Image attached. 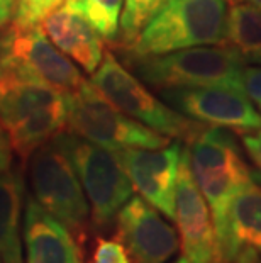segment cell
Segmentation results:
<instances>
[{
  "instance_id": "cell-23",
  "label": "cell",
  "mask_w": 261,
  "mask_h": 263,
  "mask_svg": "<svg viewBox=\"0 0 261 263\" xmlns=\"http://www.w3.org/2000/svg\"><path fill=\"white\" fill-rule=\"evenodd\" d=\"M243 146L248 156L251 158L253 165L258 170V178L261 182V129L249 131L243 134Z\"/></svg>"
},
{
  "instance_id": "cell-7",
  "label": "cell",
  "mask_w": 261,
  "mask_h": 263,
  "mask_svg": "<svg viewBox=\"0 0 261 263\" xmlns=\"http://www.w3.org/2000/svg\"><path fill=\"white\" fill-rule=\"evenodd\" d=\"M66 129L110 151L163 148L170 143V138L119 110L87 80L66 95Z\"/></svg>"
},
{
  "instance_id": "cell-8",
  "label": "cell",
  "mask_w": 261,
  "mask_h": 263,
  "mask_svg": "<svg viewBox=\"0 0 261 263\" xmlns=\"http://www.w3.org/2000/svg\"><path fill=\"white\" fill-rule=\"evenodd\" d=\"M58 138L80 178L93 226L98 229L110 226L134 190L115 151L98 146L70 131L58 133Z\"/></svg>"
},
{
  "instance_id": "cell-13",
  "label": "cell",
  "mask_w": 261,
  "mask_h": 263,
  "mask_svg": "<svg viewBox=\"0 0 261 263\" xmlns=\"http://www.w3.org/2000/svg\"><path fill=\"white\" fill-rule=\"evenodd\" d=\"M214 236L212 263H234L243 246L261 250V189L256 183L234 195Z\"/></svg>"
},
{
  "instance_id": "cell-21",
  "label": "cell",
  "mask_w": 261,
  "mask_h": 263,
  "mask_svg": "<svg viewBox=\"0 0 261 263\" xmlns=\"http://www.w3.org/2000/svg\"><path fill=\"white\" fill-rule=\"evenodd\" d=\"M93 263H131L126 248L117 239L97 238Z\"/></svg>"
},
{
  "instance_id": "cell-1",
  "label": "cell",
  "mask_w": 261,
  "mask_h": 263,
  "mask_svg": "<svg viewBox=\"0 0 261 263\" xmlns=\"http://www.w3.org/2000/svg\"><path fill=\"white\" fill-rule=\"evenodd\" d=\"M66 114V95L56 88L29 77L0 73V126L22 160L65 131Z\"/></svg>"
},
{
  "instance_id": "cell-14",
  "label": "cell",
  "mask_w": 261,
  "mask_h": 263,
  "mask_svg": "<svg viewBox=\"0 0 261 263\" xmlns=\"http://www.w3.org/2000/svg\"><path fill=\"white\" fill-rule=\"evenodd\" d=\"M22 236L26 263H80L78 241L61 222L46 212L32 197L24 207Z\"/></svg>"
},
{
  "instance_id": "cell-30",
  "label": "cell",
  "mask_w": 261,
  "mask_h": 263,
  "mask_svg": "<svg viewBox=\"0 0 261 263\" xmlns=\"http://www.w3.org/2000/svg\"><path fill=\"white\" fill-rule=\"evenodd\" d=\"M259 251H261V250H259Z\"/></svg>"
},
{
  "instance_id": "cell-3",
  "label": "cell",
  "mask_w": 261,
  "mask_h": 263,
  "mask_svg": "<svg viewBox=\"0 0 261 263\" xmlns=\"http://www.w3.org/2000/svg\"><path fill=\"white\" fill-rule=\"evenodd\" d=\"M126 58L136 77L158 90L175 87H222L244 92V61L226 44Z\"/></svg>"
},
{
  "instance_id": "cell-9",
  "label": "cell",
  "mask_w": 261,
  "mask_h": 263,
  "mask_svg": "<svg viewBox=\"0 0 261 263\" xmlns=\"http://www.w3.org/2000/svg\"><path fill=\"white\" fill-rule=\"evenodd\" d=\"M161 100L204 126L249 133L261 129V114L248 95L222 87H175L159 90Z\"/></svg>"
},
{
  "instance_id": "cell-6",
  "label": "cell",
  "mask_w": 261,
  "mask_h": 263,
  "mask_svg": "<svg viewBox=\"0 0 261 263\" xmlns=\"http://www.w3.org/2000/svg\"><path fill=\"white\" fill-rule=\"evenodd\" d=\"M29 182L32 199L56 217L80 245L85 239L90 205L58 134L29 156Z\"/></svg>"
},
{
  "instance_id": "cell-15",
  "label": "cell",
  "mask_w": 261,
  "mask_h": 263,
  "mask_svg": "<svg viewBox=\"0 0 261 263\" xmlns=\"http://www.w3.org/2000/svg\"><path fill=\"white\" fill-rule=\"evenodd\" d=\"M41 29L65 57L87 73L92 75L98 68L105 53L104 39L68 2L48 14L41 22Z\"/></svg>"
},
{
  "instance_id": "cell-24",
  "label": "cell",
  "mask_w": 261,
  "mask_h": 263,
  "mask_svg": "<svg viewBox=\"0 0 261 263\" xmlns=\"http://www.w3.org/2000/svg\"><path fill=\"white\" fill-rule=\"evenodd\" d=\"M12 146L9 143V138L0 126V173L12 168Z\"/></svg>"
},
{
  "instance_id": "cell-2",
  "label": "cell",
  "mask_w": 261,
  "mask_h": 263,
  "mask_svg": "<svg viewBox=\"0 0 261 263\" xmlns=\"http://www.w3.org/2000/svg\"><path fill=\"white\" fill-rule=\"evenodd\" d=\"M227 0H168L144 26L126 57H153L195 46L224 44Z\"/></svg>"
},
{
  "instance_id": "cell-12",
  "label": "cell",
  "mask_w": 261,
  "mask_h": 263,
  "mask_svg": "<svg viewBox=\"0 0 261 263\" xmlns=\"http://www.w3.org/2000/svg\"><path fill=\"white\" fill-rule=\"evenodd\" d=\"M180 234L182 256L188 263H212L214 222L210 209L190 168L188 148L182 149L175 190V219Z\"/></svg>"
},
{
  "instance_id": "cell-11",
  "label": "cell",
  "mask_w": 261,
  "mask_h": 263,
  "mask_svg": "<svg viewBox=\"0 0 261 263\" xmlns=\"http://www.w3.org/2000/svg\"><path fill=\"white\" fill-rule=\"evenodd\" d=\"M115 239L126 248L131 263H166L180 248L175 228L141 195L131 197L117 212Z\"/></svg>"
},
{
  "instance_id": "cell-28",
  "label": "cell",
  "mask_w": 261,
  "mask_h": 263,
  "mask_svg": "<svg viewBox=\"0 0 261 263\" xmlns=\"http://www.w3.org/2000/svg\"><path fill=\"white\" fill-rule=\"evenodd\" d=\"M173 263H188V261H187L185 258H183V256H180V258L176 260V261H173Z\"/></svg>"
},
{
  "instance_id": "cell-18",
  "label": "cell",
  "mask_w": 261,
  "mask_h": 263,
  "mask_svg": "<svg viewBox=\"0 0 261 263\" xmlns=\"http://www.w3.org/2000/svg\"><path fill=\"white\" fill-rule=\"evenodd\" d=\"M68 4L78 10L104 41L117 43L124 0H68Z\"/></svg>"
},
{
  "instance_id": "cell-25",
  "label": "cell",
  "mask_w": 261,
  "mask_h": 263,
  "mask_svg": "<svg viewBox=\"0 0 261 263\" xmlns=\"http://www.w3.org/2000/svg\"><path fill=\"white\" fill-rule=\"evenodd\" d=\"M15 5H17V0H0V29L12 21Z\"/></svg>"
},
{
  "instance_id": "cell-27",
  "label": "cell",
  "mask_w": 261,
  "mask_h": 263,
  "mask_svg": "<svg viewBox=\"0 0 261 263\" xmlns=\"http://www.w3.org/2000/svg\"><path fill=\"white\" fill-rule=\"evenodd\" d=\"M244 2L251 4V5H254V7H256V9H259V10H261V0H244Z\"/></svg>"
},
{
  "instance_id": "cell-20",
  "label": "cell",
  "mask_w": 261,
  "mask_h": 263,
  "mask_svg": "<svg viewBox=\"0 0 261 263\" xmlns=\"http://www.w3.org/2000/svg\"><path fill=\"white\" fill-rule=\"evenodd\" d=\"M68 0H17L12 22L19 26H41L43 19Z\"/></svg>"
},
{
  "instance_id": "cell-4",
  "label": "cell",
  "mask_w": 261,
  "mask_h": 263,
  "mask_svg": "<svg viewBox=\"0 0 261 263\" xmlns=\"http://www.w3.org/2000/svg\"><path fill=\"white\" fill-rule=\"evenodd\" d=\"M187 148L193 178L209 205L215 229L224 221L234 195L254 183V175L227 127H204Z\"/></svg>"
},
{
  "instance_id": "cell-5",
  "label": "cell",
  "mask_w": 261,
  "mask_h": 263,
  "mask_svg": "<svg viewBox=\"0 0 261 263\" xmlns=\"http://www.w3.org/2000/svg\"><path fill=\"white\" fill-rule=\"evenodd\" d=\"M90 83L119 110L166 138L190 143L205 127L151 93L110 51L104 53L98 68L92 73Z\"/></svg>"
},
{
  "instance_id": "cell-26",
  "label": "cell",
  "mask_w": 261,
  "mask_h": 263,
  "mask_svg": "<svg viewBox=\"0 0 261 263\" xmlns=\"http://www.w3.org/2000/svg\"><path fill=\"white\" fill-rule=\"evenodd\" d=\"M234 263H261L258 250L253 248V246H243L236 256Z\"/></svg>"
},
{
  "instance_id": "cell-29",
  "label": "cell",
  "mask_w": 261,
  "mask_h": 263,
  "mask_svg": "<svg viewBox=\"0 0 261 263\" xmlns=\"http://www.w3.org/2000/svg\"><path fill=\"white\" fill-rule=\"evenodd\" d=\"M0 263H2V258H0Z\"/></svg>"
},
{
  "instance_id": "cell-31",
  "label": "cell",
  "mask_w": 261,
  "mask_h": 263,
  "mask_svg": "<svg viewBox=\"0 0 261 263\" xmlns=\"http://www.w3.org/2000/svg\"><path fill=\"white\" fill-rule=\"evenodd\" d=\"M80 263H82V261H80Z\"/></svg>"
},
{
  "instance_id": "cell-19",
  "label": "cell",
  "mask_w": 261,
  "mask_h": 263,
  "mask_svg": "<svg viewBox=\"0 0 261 263\" xmlns=\"http://www.w3.org/2000/svg\"><path fill=\"white\" fill-rule=\"evenodd\" d=\"M168 0H124L119 22V46H131L144 29V26L156 15Z\"/></svg>"
},
{
  "instance_id": "cell-16",
  "label": "cell",
  "mask_w": 261,
  "mask_h": 263,
  "mask_svg": "<svg viewBox=\"0 0 261 263\" xmlns=\"http://www.w3.org/2000/svg\"><path fill=\"white\" fill-rule=\"evenodd\" d=\"M24 177L21 170L0 173V258L2 263H24L21 221L26 207Z\"/></svg>"
},
{
  "instance_id": "cell-10",
  "label": "cell",
  "mask_w": 261,
  "mask_h": 263,
  "mask_svg": "<svg viewBox=\"0 0 261 263\" xmlns=\"http://www.w3.org/2000/svg\"><path fill=\"white\" fill-rule=\"evenodd\" d=\"M182 143L163 148H127L115 151L132 189L168 219H175V190L178 180Z\"/></svg>"
},
{
  "instance_id": "cell-22",
  "label": "cell",
  "mask_w": 261,
  "mask_h": 263,
  "mask_svg": "<svg viewBox=\"0 0 261 263\" xmlns=\"http://www.w3.org/2000/svg\"><path fill=\"white\" fill-rule=\"evenodd\" d=\"M243 85L244 93L261 114V66H244Z\"/></svg>"
},
{
  "instance_id": "cell-17",
  "label": "cell",
  "mask_w": 261,
  "mask_h": 263,
  "mask_svg": "<svg viewBox=\"0 0 261 263\" xmlns=\"http://www.w3.org/2000/svg\"><path fill=\"white\" fill-rule=\"evenodd\" d=\"M224 44L244 63L261 66V10L248 2L232 5L227 10Z\"/></svg>"
}]
</instances>
